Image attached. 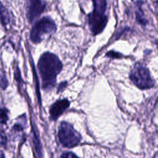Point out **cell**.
Wrapping results in <instances>:
<instances>
[{
  "label": "cell",
  "instance_id": "1",
  "mask_svg": "<svg viewBox=\"0 0 158 158\" xmlns=\"http://www.w3.org/2000/svg\"><path fill=\"white\" fill-rule=\"evenodd\" d=\"M62 63L53 53H43L38 62V68L42 81V88L45 91L51 90L56 85V77L62 69Z\"/></svg>",
  "mask_w": 158,
  "mask_h": 158
},
{
  "label": "cell",
  "instance_id": "2",
  "mask_svg": "<svg viewBox=\"0 0 158 158\" xmlns=\"http://www.w3.org/2000/svg\"><path fill=\"white\" fill-rule=\"evenodd\" d=\"M93 10L88 15V22L89 28L93 35L101 33L105 28L108 17L106 15L107 0H91Z\"/></svg>",
  "mask_w": 158,
  "mask_h": 158
},
{
  "label": "cell",
  "instance_id": "3",
  "mask_svg": "<svg viewBox=\"0 0 158 158\" xmlns=\"http://www.w3.org/2000/svg\"><path fill=\"white\" fill-rule=\"evenodd\" d=\"M57 30L54 21L49 17H44L38 20L30 31V40L35 44L41 42L46 36H51Z\"/></svg>",
  "mask_w": 158,
  "mask_h": 158
},
{
  "label": "cell",
  "instance_id": "4",
  "mask_svg": "<svg viewBox=\"0 0 158 158\" xmlns=\"http://www.w3.org/2000/svg\"><path fill=\"white\" fill-rule=\"evenodd\" d=\"M130 79L135 86L141 89L151 88L154 85L148 69L138 63L131 70Z\"/></svg>",
  "mask_w": 158,
  "mask_h": 158
},
{
  "label": "cell",
  "instance_id": "5",
  "mask_svg": "<svg viewBox=\"0 0 158 158\" xmlns=\"http://www.w3.org/2000/svg\"><path fill=\"white\" fill-rule=\"evenodd\" d=\"M58 136L60 143L66 148L77 146L81 141V136L73 126L65 122H61L59 127Z\"/></svg>",
  "mask_w": 158,
  "mask_h": 158
},
{
  "label": "cell",
  "instance_id": "6",
  "mask_svg": "<svg viewBox=\"0 0 158 158\" xmlns=\"http://www.w3.org/2000/svg\"><path fill=\"white\" fill-rule=\"evenodd\" d=\"M45 7L44 0H28L27 17L29 22L31 23L38 18L43 12Z\"/></svg>",
  "mask_w": 158,
  "mask_h": 158
},
{
  "label": "cell",
  "instance_id": "7",
  "mask_svg": "<svg viewBox=\"0 0 158 158\" xmlns=\"http://www.w3.org/2000/svg\"><path fill=\"white\" fill-rule=\"evenodd\" d=\"M69 101L67 99L57 101L50 107V117L53 120H56L69 107Z\"/></svg>",
  "mask_w": 158,
  "mask_h": 158
},
{
  "label": "cell",
  "instance_id": "8",
  "mask_svg": "<svg viewBox=\"0 0 158 158\" xmlns=\"http://www.w3.org/2000/svg\"><path fill=\"white\" fill-rule=\"evenodd\" d=\"M0 22L2 25L6 26L10 22V16L7 9L0 2Z\"/></svg>",
  "mask_w": 158,
  "mask_h": 158
},
{
  "label": "cell",
  "instance_id": "9",
  "mask_svg": "<svg viewBox=\"0 0 158 158\" xmlns=\"http://www.w3.org/2000/svg\"><path fill=\"white\" fill-rule=\"evenodd\" d=\"M8 85V81L3 71L0 69V87L2 89H6Z\"/></svg>",
  "mask_w": 158,
  "mask_h": 158
},
{
  "label": "cell",
  "instance_id": "10",
  "mask_svg": "<svg viewBox=\"0 0 158 158\" xmlns=\"http://www.w3.org/2000/svg\"><path fill=\"white\" fill-rule=\"evenodd\" d=\"M7 119H8V117H7L6 112L3 109H0V123H6Z\"/></svg>",
  "mask_w": 158,
  "mask_h": 158
},
{
  "label": "cell",
  "instance_id": "11",
  "mask_svg": "<svg viewBox=\"0 0 158 158\" xmlns=\"http://www.w3.org/2000/svg\"><path fill=\"white\" fill-rule=\"evenodd\" d=\"M106 56L109 57H112V58H120L122 57L121 54L119 52H117L115 51H109L106 54Z\"/></svg>",
  "mask_w": 158,
  "mask_h": 158
},
{
  "label": "cell",
  "instance_id": "12",
  "mask_svg": "<svg viewBox=\"0 0 158 158\" xmlns=\"http://www.w3.org/2000/svg\"><path fill=\"white\" fill-rule=\"evenodd\" d=\"M61 158H79V157H77L74 153L71 152H68L64 153L61 156Z\"/></svg>",
  "mask_w": 158,
  "mask_h": 158
},
{
  "label": "cell",
  "instance_id": "13",
  "mask_svg": "<svg viewBox=\"0 0 158 158\" xmlns=\"http://www.w3.org/2000/svg\"><path fill=\"white\" fill-rule=\"evenodd\" d=\"M7 142V138L5 134L0 131V146L4 145Z\"/></svg>",
  "mask_w": 158,
  "mask_h": 158
},
{
  "label": "cell",
  "instance_id": "14",
  "mask_svg": "<svg viewBox=\"0 0 158 158\" xmlns=\"http://www.w3.org/2000/svg\"><path fill=\"white\" fill-rule=\"evenodd\" d=\"M67 83L66 81H63L62 83H60L59 87H58V89H57V91H61L62 90H63L64 89V88L66 86Z\"/></svg>",
  "mask_w": 158,
  "mask_h": 158
},
{
  "label": "cell",
  "instance_id": "15",
  "mask_svg": "<svg viewBox=\"0 0 158 158\" xmlns=\"http://www.w3.org/2000/svg\"><path fill=\"white\" fill-rule=\"evenodd\" d=\"M0 158H4V154H3V152H0Z\"/></svg>",
  "mask_w": 158,
  "mask_h": 158
}]
</instances>
